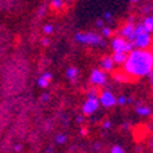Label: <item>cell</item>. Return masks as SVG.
<instances>
[{"instance_id": "30", "label": "cell", "mask_w": 153, "mask_h": 153, "mask_svg": "<svg viewBox=\"0 0 153 153\" xmlns=\"http://www.w3.org/2000/svg\"><path fill=\"white\" fill-rule=\"evenodd\" d=\"M48 43H50V40H48V39H44V40H43V44H44V46H48Z\"/></svg>"}, {"instance_id": "1", "label": "cell", "mask_w": 153, "mask_h": 153, "mask_svg": "<svg viewBox=\"0 0 153 153\" xmlns=\"http://www.w3.org/2000/svg\"><path fill=\"white\" fill-rule=\"evenodd\" d=\"M124 69L131 76H149L153 72V53L148 50H132L127 55Z\"/></svg>"}, {"instance_id": "19", "label": "cell", "mask_w": 153, "mask_h": 153, "mask_svg": "<svg viewBox=\"0 0 153 153\" xmlns=\"http://www.w3.org/2000/svg\"><path fill=\"white\" fill-rule=\"evenodd\" d=\"M51 6L55 8L62 7V6H64V1H62V0H53V1H51Z\"/></svg>"}, {"instance_id": "6", "label": "cell", "mask_w": 153, "mask_h": 153, "mask_svg": "<svg viewBox=\"0 0 153 153\" xmlns=\"http://www.w3.org/2000/svg\"><path fill=\"white\" fill-rule=\"evenodd\" d=\"M150 44V35L148 33H142V35H139L135 37L134 40V46L138 47V50H145L146 47H149Z\"/></svg>"}, {"instance_id": "5", "label": "cell", "mask_w": 153, "mask_h": 153, "mask_svg": "<svg viewBox=\"0 0 153 153\" xmlns=\"http://www.w3.org/2000/svg\"><path fill=\"white\" fill-rule=\"evenodd\" d=\"M90 82L97 85H103L106 83V73L103 71H100V69H94V71L91 72Z\"/></svg>"}, {"instance_id": "20", "label": "cell", "mask_w": 153, "mask_h": 153, "mask_svg": "<svg viewBox=\"0 0 153 153\" xmlns=\"http://www.w3.org/2000/svg\"><path fill=\"white\" fill-rule=\"evenodd\" d=\"M102 35L105 36V37H109V36L112 35V29H111V28H108V26L102 28Z\"/></svg>"}, {"instance_id": "9", "label": "cell", "mask_w": 153, "mask_h": 153, "mask_svg": "<svg viewBox=\"0 0 153 153\" xmlns=\"http://www.w3.org/2000/svg\"><path fill=\"white\" fill-rule=\"evenodd\" d=\"M113 66H114V64H113V61H112V57H105L101 59V68H102L105 72L112 71Z\"/></svg>"}, {"instance_id": "28", "label": "cell", "mask_w": 153, "mask_h": 153, "mask_svg": "<svg viewBox=\"0 0 153 153\" xmlns=\"http://www.w3.org/2000/svg\"><path fill=\"white\" fill-rule=\"evenodd\" d=\"M76 121H77V123H82V121H83V116H77V117H76Z\"/></svg>"}, {"instance_id": "15", "label": "cell", "mask_w": 153, "mask_h": 153, "mask_svg": "<svg viewBox=\"0 0 153 153\" xmlns=\"http://www.w3.org/2000/svg\"><path fill=\"white\" fill-rule=\"evenodd\" d=\"M53 30H54V26L51 25V24H47V25L43 26V32L47 33V35H50V33H53Z\"/></svg>"}, {"instance_id": "17", "label": "cell", "mask_w": 153, "mask_h": 153, "mask_svg": "<svg viewBox=\"0 0 153 153\" xmlns=\"http://www.w3.org/2000/svg\"><path fill=\"white\" fill-rule=\"evenodd\" d=\"M111 153H126L124 152V149H123V148H121V146H113V148H112L111 149Z\"/></svg>"}, {"instance_id": "11", "label": "cell", "mask_w": 153, "mask_h": 153, "mask_svg": "<svg viewBox=\"0 0 153 153\" xmlns=\"http://www.w3.org/2000/svg\"><path fill=\"white\" fill-rule=\"evenodd\" d=\"M141 25L143 26L145 32L148 33V35H150V33L153 32V17H146L145 21H143Z\"/></svg>"}, {"instance_id": "14", "label": "cell", "mask_w": 153, "mask_h": 153, "mask_svg": "<svg viewBox=\"0 0 153 153\" xmlns=\"http://www.w3.org/2000/svg\"><path fill=\"white\" fill-rule=\"evenodd\" d=\"M77 75H79V69L75 68V66H71V68H68V71H66V76H68V79H71V80H75Z\"/></svg>"}, {"instance_id": "8", "label": "cell", "mask_w": 153, "mask_h": 153, "mask_svg": "<svg viewBox=\"0 0 153 153\" xmlns=\"http://www.w3.org/2000/svg\"><path fill=\"white\" fill-rule=\"evenodd\" d=\"M51 77H53V75H51L50 72H44V73H43V75L37 79V84H39V87L46 88L47 85H48V83H50Z\"/></svg>"}, {"instance_id": "26", "label": "cell", "mask_w": 153, "mask_h": 153, "mask_svg": "<svg viewBox=\"0 0 153 153\" xmlns=\"http://www.w3.org/2000/svg\"><path fill=\"white\" fill-rule=\"evenodd\" d=\"M14 149H15V152H21L22 145H19V143H18V145H15V146H14Z\"/></svg>"}, {"instance_id": "2", "label": "cell", "mask_w": 153, "mask_h": 153, "mask_svg": "<svg viewBox=\"0 0 153 153\" xmlns=\"http://www.w3.org/2000/svg\"><path fill=\"white\" fill-rule=\"evenodd\" d=\"M76 40L79 43H84V44H101L105 46V42L101 40V36L97 33L88 32V33H77L76 35Z\"/></svg>"}, {"instance_id": "3", "label": "cell", "mask_w": 153, "mask_h": 153, "mask_svg": "<svg viewBox=\"0 0 153 153\" xmlns=\"http://www.w3.org/2000/svg\"><path fill=\"white\" fill-rule=\"evenodd\" d=\"M98 102L105 108H112L113 105H116V97L111 91H103V93H101L100 98H98Z\"/></svg>"}, {"instance_id": "10", "label": "cell", "mask_w": 153, "mask_h": 153, "mask_svg": "<svg viewBox=\"0 0 153 153\" xmlns=\"http://www.w3.org/2000/svg\"><path fill=\"white\" fill-rule=\"evenodd\" d=\"M132 32H134V24H132V22H128L127 25H124L123 28H121L120 35L123 36V39H124V37L128 39V37L132 35Z\"/></svg>"}, {"instance_id": "29", "label": "cell", "mask_w": 153, "mask_h": 153, "mask_svg": "<svg viewBox=\"0 0 153 153\" xmlns=\"http://www.w3.org/2000/svg\"><path fill=\"white\" fill-rule=\"evenodd\" d=\"M82 135H87V128H82Z\"/></svg>"}, {"instance_id": "31", "label": "cell", "mask_w": 153, "mask_h": 153, "mask_svg": "<svg viewBox=\"0 0 153 153\" xmlns=\"http://www.w3.org/2000/svg\"><path fill=\"white\" fill-rule=\"evenodd\" d=\"M126 102H128V103H132V102H134V101H132V98H127V101H126Z\"/></svg>"}, {"instance_id": "12", "label": "cell", "mask_w": 153, "mask_h": 153, "mask_svg": "<svg viewBox=\"0 0 153 153\" xmlns=\"http://www.w3.org/2000/svg\"><path fill=\"white\" fill-rule=\"evenodd\" d=\"M127 59V54L124 53H114L113 57H112V61H113V64H119V65H123Z\"/></svg>"}, {"instance_id": "27", "label": "cell", "mask_w": 153, "mask_h": 153, "mask_svg": "<svg viewBox=\"0 0 153 153\" xmlns=\"http://www.w3.org/2000/svg\"><path fill=\"white\" fill-rule=\"evenodd\" d=\"M48 98H50V95H48V94H43V95H42V100L43 101H48Z\"/></svg>"}, {"instance_id": "23", "label": "cell", "mask_w": 153, "mask_h": 153, "mask_svg": "<svg viewBox=\"0 0 153 153\" xmlns=\"http://www.w3.org/2000/svg\"><path fill=\"white\" fill-rule=\"evenodd\" d=\"M103 18H105V19H108V21H112V13L106 11V13L103 14Z\"/></svg>"}, {"instance_id": "13", "label": "cell", "mask_w": 153, "mask_h": 153, "mask_svg": "<svg viewBox=\"0 0 153 153\" xmlns=\"http://www.w3.org/2000/svg\"><path fill=\"white\" fill-rule=\"evenodd\" d=\"M137 113L141 114V116H149V114H150V108L143 106V105L138 103V108H137Z\"/></svg>"}, {"instance_id": "25", "label": "cell", "mask_w": 153, "mask_h": 153, "mask_svg": "<svg viewBox=\"0 0 153 153\" xmlns=\"http://www.w3.org/2000/svg\"><path fill=\"white\" fill-rule=\"evenodd\" d=\"M97 26L98 28H103V19H98L97 21Z\"/></svg>"}, {"instance_id": "22", "label": "cell", "mask_w": 153, "mask_h": 153, "mask_svg": "<svg viewBox=\"0 0 153 153\" xmlns=\"http://www.w3.org/2000/svg\"><path fill=\"white\" fill-rule=\"evenodd\" d=\"M114 79L119 80V82H126V80H127L124 76H121V73H116V75H114Z\"/></svg>"}, {"instance_id": "16", "label": "cell", "mask_w": 153, "mask_h": 153, "mask_svg": "<svg viewBox=\"0 0 153 153\" xmlns=\"http://www.w3.org/2000/svg\"><path fill=\"white\" fill-rule=\"evenodd\" d=\"M134 43H131V42H127L126 43V48H124V53L127 54V53H131L132 50H134Z\"/></svg>"}, {"instance_id": "24", "label": "cell", "mask_w": 153, "mask_h": 153, "mask_svg": "<svg viewBox=\"0 0 153 153\" xmlns=\"http://www.w3.org/2000/svg\"><path fill=\"white\" fill-rule=\"evenodd\" d=\"M111 126H112L111 121H105V123H103V128H105V130H108V128H111Z\"/></svg>"}, {"instance_id": "18", "label": "cell", "mask_w": 153, "mask_h": 153, "mask_svg": "<svg viewBox=\"0 0 153 153\" xmlns=\"http://www.w3.org/2000/svg\"><path fill=\"white\" fill-rule=\"evenodd\" d=\"M55 141H57L58 143H64L65 141H66V135H64V134H58V135L55 137Z\"/></svg>"}, {"instance_id": "4", "label": "cell", "mask_w": 153, "mask_h": 153, "mask_svg": "<svg viewBox=\"0 0 153 153\" xmlns=\"http://www.w3.org/2000/svg\"><path fill=\"white\" fill-rule=\"evenodd\" d=\"M100 108V102H98V98H87V101L84 102L83 105V113L90 116V114H93L94 112L97 111Z\"/></svg>"}, {"instance_id": "21", "label": "cell", "mask_w": 153, "mask_h": 153, "mask_svg": "<svg viewBox=\"0 0 153 153\" xmlns=\"http://www.w3.org/2000/svg\"><path fill=\"white\" fill-rule=\"evenodd\" d=\"M126 101H127V98L126 97H119V98H116V103H120V105H124L126 103Z\"/></svg>"}, {"instance_id": "7", "label": "cell", "mask_w": 153, "mask_h": 153, "mask_svg": "<svg viewBox=\"0 0 153 153\" xmlns=\"http://www.w3.org/2000/svg\"><path fill=\"white\" fill-rule=\"evenodd\" d=\"M126 43H127V40L123 39V37H114L112 40V48H113L114 53H124Z\"/></svg>"}]
</instances>
